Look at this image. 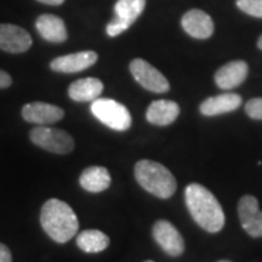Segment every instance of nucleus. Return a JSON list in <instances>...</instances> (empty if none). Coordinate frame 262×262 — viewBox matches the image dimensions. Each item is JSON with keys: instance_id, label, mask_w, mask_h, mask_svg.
Masks as SVG:
<instances>
[{"instance_id": "obj_1", "label": "nucleus", "mask_w": 262, "mask_h": 262, "mask_svg": "<svg viewBox=\"0 0 262 262\" xmlns=\"http://www.w3.org/2000/svg\"><path fill=\"white\" fill-rule=\"evenodd\" d=\"M186 204L193 220L210 233L220 232L225 225V214L216 196L199 183H191L185 191Z\"/></svg>"}, {"instance_id": "obj_2", "label": "nucleus", "mask_w": 262, "mask_h": 262, "mask_svg": "<svg viewBox=\"0 0 262 262\" xmlns=\"http://www.w3.org/2000/svg\"><path fill=\"white\" fill-rule=\"evenodd\" d=\"M40 224L45 233L60 244L71 241L79 229V221L73 209L56 198L44 203L40 211Z\"/></svg>"}, {"instance_id": "obj_3", "label": "nucleus", "mask_w": 262, "mask_h": 262, "mask_svg": "<svg viewBox=\"0 0 262 262\" xmlns=\"http://www.w3.org/2000/svg\"><path fill=\"white\" fill-rule=\"evenodd\" d=\"M135 178L141 187L162 199L170 198L178 187L171 171L153 160H140L135 165Z\"/></svg>"}, {"instance_id": "obj_4", "label": "nucleus", "mask_w": 262, "mask_h": 262, "mask_svg": "<svg viewBox=\"0 0 262 262\" xmlns=\"http://www.w3.org/2000/svg\"><path fill=\"white\" fill-rule=\"evenodd\" d=\"M91 113L112 130L126 131L133 123L129 110L112 98H96L91 103Z\"/></svg>"}, {"instance_id": "obj_5", "label": "nucleus", "mask_w": 262, "mask_h": 262, "mask_svg": "<svg viewBox=\"0 0 262 262\" xmlns=\"http://www.w3.org/2000/svg\"><path fill=\"white\" fill-rule=\"evenodd\" d=\"M34 145L56 155H68L74 149V140L70 134L55 127L38 126L29 134Z\"/></svg>"}, {"instance_id": "obj_6", "label": "nucleus", "mask_w": 262, "mask_h": 262, "mask_svg": "<svg viewBox=\"0 0 262 262\" xmlns=\"http://www.w3.org/2000/svg\"><path fill=\"white\" fill-rule=\"evenodd\" d=\"M130 72L134 79L146 90L156 94L168 93L170 84L160 72L142 58H135L130 63Z\"/></svg>"}, {"instance_id": "obj_7", "label": "nucleus", "mask_w": 262, "mask_h": 262, "mask_svg": "<svg viewBox=\"0 0 262 262\" xmlns=\"http://www.w3.org/2000/svg\"><path fill=\"white\" fill-rule=\"evenodd\" d=\"M153 238L166 254L178 257L185 251V242L178 228L166 220L157 221L153 226Z\"/></svg>"}, {"instance_id": "obj_8", "label": "nucleus", "mask_w": 262, "mask_h": 262, "mask_svg": "<svg viewBox=\"0 0 262 262\" xmlns=\"http://www.w3.org/2000/svg\"><path fill=\"white\" fill-rule=\"evenodd\" d=\"M238 215L242 227L249 235L262 237V211L258 209V201L254 195L242 196L238 203Z\"/></svg>"}, {"instance_id": "obj_9", "label": "nucleus", "mask_w": 262, "mask_h": 262, "mask_svg": "<svg viewBox=\"0 0 262 262\" xmlns=\"http://www.w3.org/2000/svg\"><path fill=\"white\" fill-rule=\"evenodd\" d=\"M31 34L15 25H0V50L10 54H22L32 47Z\"/></svg>"}, {"instance_id": "obj_10", "label": "nucleus", "mask_w": 262, "mask_h": 262, "mask_svg": "<svg viewBox=\"0 0 262 262\" xmlns=\"http://www.w3.org/2000/svg\"><path fill=\"white\" fill-rule=\"evenodd\" d=\"M64 112L60 107L47 102H32L22 108V117L26 122L38 125H49L60 122Z\"/></svg>"}, {"instance_id": "obj_11", "label": "nucleus", "mask_w": 262, "mask_h": 262, "mask_svg": "<svg viewBox=\"0 0 262 262\" xmlns=\"http://www.w3.org/2000/svg\"><path fill=\"white\" fill-rule=\"evenodd\" d=\"M97 58L98 55L95 51L75 52L54 58L50 63V68L60 73H77L94 66L97 62Z\"/></svg>"}, {"instance_id": "obj_12", "label": "nucleus", "mask_w": 262, "mask_h": 262, "mask_svg": "<svg viewBox=\"0 0 262 262\" xmlns=\"http://www.w3.org/2000/svg\"><path fill=\"white\" fill-rule=\"evenodd\" d=\"M181 25L185 32L195 39H208L214 33V21L206 12L192 9L183 15Z\"/></svg>"}, {"instance_id": "obj_13", "label": "nucleus", "mask_w": 262, "mask_h": 262, "mask_svg": "<svg viewBox=\"0 0 262 262\" xmlns=\"http://www.w3.org/2000/svg\"><path fill=\"white\" fill-rule=\"evenodd\" d=\"M249 67L244 61H232L216 72L215 83L220 89L231 90L244 83Z\"/></svg>"}, {"instance_id": "obj_14", "label": "nucleus", "mask_w": 262, "mask_h": 262, "mask_svg": "<svg viewBox=\"0 0 262 262\" xmlns=\"http://www.w3.org/2000/svg\"><path fill=\"white\" fill-rule=\"evenodd\" d=\"M180 114V106L171 100H158L149 104L147 120L153 125L166 126L175 122Z\"/></svg>"}, {"instance_id": "obj_15", "label": "nucleus", "mask_w": 262, "mask_h": 262, "mask_svg": "<svg viewBox=\"0 0 262 262\" xmlns=\"http://www.w3.org/2000/svg\"><path fill=\"white\" fill-rule=\"evenodd\" d=\"M242 104V97L238 94H221L206 98L201 104V113L206 117L219 116L238 110Z\"/></svg>"}, {"instance_id": "obj_16", "label": "nucleus", "mask_w": 262, "mask_h": 262, "mask_svg": "<svg viewBox=\"0 0 262 262\" xmlns=\"http://www.w3.org/2000/svg\"><path fill=\"white\" fill-rule=\"evenodd\" d=\"M35 27L41 38L50 42H63L68 37L63 19L58 16L50 14L39 16Z\"/></svg>"}, {"instance_id": "obj_17", "label": "nucleus", "mask_w": 262, "mask_h": 262, "mask_svg": "<svg viewBox=\"0 0 262 262\" xmlns=\"http://www.w3.org/2000/svg\"><path fill=\"white\" fill-rule=\"evenodd\" d=\"M103 91V83L97 78H83L75 80L68 89V95L77 102H89L100 97Z\"/></svg>"}, {"instance_id": "obj_18", "label": "nucleus", "mask_w": 262, "mask_h": 262, "mask_svg": "<svg viewBox=\"0 0 262 262\" xmlns=\"http://www.w3.org/2000/svg\"><path fill=\"white\" fill-rule=\"evenodd\" d=\"M79 183L81 187L88 192H103L111 185L110 171L103 166H90L81 172Z\"/></svg>"}, {"instance_id": "obj_19", "label": "nucleus", "mask_w": 262, "mask_h": 262, "mask_svg": "<svg viewBox=\"0 0 262 262\" xmlns=\"http://www.w3.org/2000/svg\"><path fill=\"white\" fill-rule=\"evenodd\" d=\"M77 245L85 253L96 254L106 250L110 245V238L98 229H86L78 234Z\"/></svg>"}, {"instance_id": "obj_20", "label": "nucleus", "mask_w": 262, "mask_h": 262, "mask_svg": "<svg viewBox=\"0 0 262 262\" xmlns=\"http://www.w3.org/2000/svg\"><path fill=\"white\" fill-rule=\"evenodd\" d=\"M146 8V0H118L114 6L116 18L131 27Z\"/></svg>"}, {"instance_id": "obj_21", "label": "nucleus", "mask_w": 262, "mask_h": 262, "mask_svg": "<svg viewBox=\"0 0 262 262\" xmlns=\"http://www.w3.org/2000/svg\"><path fill=\"white\" fill-rule=\"evenodd\" d=\"M237 6L245 14L262 18V0H237Z\"/></svg>"}, {"instance_id": "obj_22", "label": "nucleus", "mask_w": 262, "mask_h": 262, "mask_svg": "<svg viewBox=\"0 0 262 262\" xmlns=\"http://www.w3.org/2000/svg\"><path fill=\"white\" fill-rule=\"evenodd\" d=\"M245 112L253 119L262 120V97H256L248 101L245 104Z\"/></svg>"}, {"instance_id": "obj_23", "label": "nucleus", "mask_w": 262, "mask_h": 262, "mask_svg": "<svg viewBox=\"0 0 262 262\" xmlns=\"http://www.w3.org/2000/svg\"><path fill=\"white\" fill-rule=\"evenodd\" d=\"M130 27L127 25L124 24V22L119 21L118 18H114L112 21L110 22V24L107 25V28H106V32L107 34L110 35V37H117V35L122 34L123 32H125L129 29Z\"/></svg>"}, {"instance_id": "obj_24", "label": "nucleus", "mask_w": 262, "mask_h": 262, "mask_svg": "<svg viewBox=\"0 0 262 262\" xmlns=\"http://www.w3.org/2000/svg\"><path fill=\"white\" fill-rule=\"evenodd\" d=\"M0 262H12L11 251L3 243H0Z\"/></svg>"}, {"instance_id": "obj_25", "label": "nucleus", "mask_w": 262, "mask_h": 262, "mask_svg": "<svg viewBox=\"0 0 262 262\" xmlns=\"http://www.w3.org/2000/svg\"><path fill=\"white\" fill-rule=\"evenodd\" d=\"M12 84L11 77L6 72L0 70V89H6Z\"/></svg>"}, {"instance_id": "obj_26", "label": "nucleus", "mask_w": 262, "mask_h": 262, "mask_svg": "<svg viewBox=\"0 0 262 262\" xmlns=\"http://www.w3.org/2000/svg\"><path fill=\"white\" fill-rule=\"evenodd\" d=\"M38 2L44 3V4L48 5H61L64 0H38Z\"/></svg>"}, {"instance_id": "obj_27", "label": "nucleus", "mask_w": 262, "mask_h": 262, "mask_svg": "<svg viewBox=\"0 0 262 262\" xmlns=\"http://www.w3.org/2000/svg\"><path fill=\"white\" fill-rule=\"evenodd\" d=\"M257 47H258V49H261L262 50V35L260 38H258V41H257Z\"/></svg>"}, {"instance_id": "obj_28", "label": "nucleus", "mask_w": 262, "mask_h": 262, "mask_svg": "<svg viewBox=\"0 0 262 262\" xmlns=\"http://www.w3.org/2000/svg\"><path fill=\"white\" fill-rule=\"evenodd\" d=\"M219 262H232V261H228V260H221V261H219Z\"/></svg>"}, {"instance_id": "obj_29", "label": "nucleus", "mask_w": 262, "mask_h": 262, "mask_svg": "<svg viewBox=\"0 0 262 262\" xmlns=\"http://www.w3.org/2000/svg\"><path fill=\"white\" fill-rule=\"evenodd\" d=\"M145 262H155V261H152V260H148V261H145Z\"/></svg>"}]
</instances>
